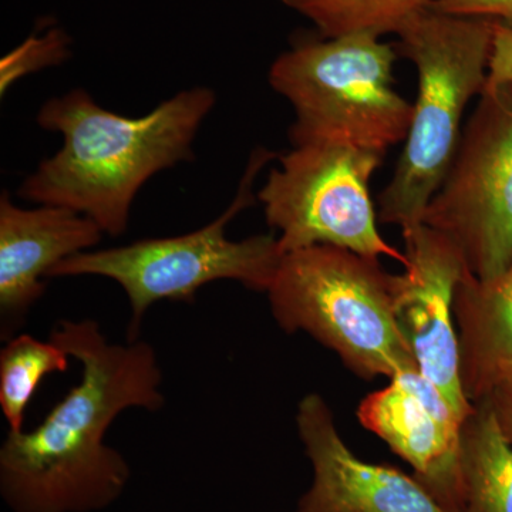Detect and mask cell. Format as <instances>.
I'll return each mask as SVG.
<instances>
[{
    "instance_id": "cell-1",
    "label": "cell",
    "mask_w": 512,
    "mask_h": 512,
    "mask_svg": "<svg viewBox=\"0 0 512 512\" xmlns=\"http://www.w3.org/2000/svg\"><path fill=\"white\" fill-rule=\"evenodd\" d=\"M49 339L80 363L82 377L35 429L9 431L0 497L12 512L104 511L131 480L107 433L127 410L163 409V370L146 340L110 342L94 319H60Z\"/></svg>"
},
{
    "instance_id": "cell-2",
    "label": "cell",
    "mask_w": 512,
    "mask_h": 512,
    "mask_svg": "<svg viewBox=\"0 0 512 512\" xmlns=\"http://www.w3.org/2000/svg\"><path fill=\"white\" fill-rule=\"evenodd\" d=\"M215 103L214 90L194 87L131 119L103 109L83 89L53 97L40 107L36 121L62 134V147L40 161L18 195L79 212L104 234L119 237L127 231L143 185L161 171L194 160L192 144Z\"/></svg>"
},
{
    "instance_id": "cell-3",
    "label": "cell",
    "mask_w": 512,
    "mask_h": 512,
    "mask_svg": "<svg viewBox=\"0 0 512 512\" xmlns=\"http://www.w3.org/2000/svg\"><path fill=\"white\" fill-rule=\"evenodd\" d=\"M497 22L421 10L399 33L400 52L416 67V103L392 180L377 197V215L403 238L423 227L424 212L456 154L463 117L488 80Z\"/></svg>"
},
{
    "instance_id": "cell-4",
    "label": "cell",
    "mask_w": 512,
    "mask_h": 512,
    "mask_svg": "<svg viewBox=\"0 0 512 512\" xmlns=\"http://www.w3.org/2000/svg\"><path fill=\"white\" fill-rule=\"evenodd\" d=\"M397 275L380 259L316 245L286 252L269 285L282 332L306 333L363 380L419 370L396 319Z\"/></svg>"
},
{
    "instance_id": "cell-5",
    "label": "cell",
    "mask_w": 512,
    "mask_h": 512,
    "mask_svg": "<svg viewBox=\"0 0 512 512\" xmlns=\"http://www.w3.org/2000/svg\"><path fill=\"white\" fill-rule=\"evenodd\" d=\"M272 157L264 148L255 150L234 200L210 224L177 237L140 239L70 256L49 272V278L103 276L119 284L130 306L128 342L140 339L151 306L194 302L197 292L212 282L235 281L265 293L284 256L278 237L272 232L234 241L227 237V228L251 204L256 174Z\"/></svg>"
},
{
    "instance_id": "cell-6",
    "label": "cell",
    "mask_w": 512,
    "mask_h": 512,
    "mask_svg": "<svg viewBox=\"0 0 512 512\" xmlns=\"http://www.w3.org/2000/svg\"><path fill=\"white\" fill-rule=\"evenodd\" d=\"M396 50L380 37H325L276 57L268 82L295 111L296 144L343 143L386 156L406 140L413 103L394 89Z\"/></svg>"
},
{
    "instance_id": "cell-7",
    "label": "cell",
    "mask_w": 512,
    "mask_h": 512,
    "mask_svg": "<svg viewBox=\"0 0 512 512\" xmlns=\"http://www.w3.org/2000/svg\"><path fill=\"white\" fill-rule=\"evenodd\" d=\"M383 154L349 144H296L278 158L258 191L265 220L282 252L329 245L367 258L407 264L404 252L380 234L370 180Z\"/></svg>"
},
{
    "instance_id": "cell-8",
    "label": "cell",
    "mask_w": 512,
    "mask_h": 512,
    "mask_svg": "<svg viewBox=\"0 0 512 512\" xmlns=\"http://www.w3.org/2000/svg\"><path fill=\"white\" fill-rule=\"evenodd\" d=\"M423 225L443 235L480 281L512 262V83L485 84Z\"/></svg>"
},
{
    "instance_id": "cell-9",
    "label": "cell",
    "mask_w": 512,
    "mask_h": 512,
    "mask_svg": "<svg viewBox=\"0 0 512 512\" xmlns=\"http://www.w3.org/2000/svg\"><path fill=\"white\" fill-rule=\"evenodd\" d=\"M359 423L403 458L447 512H464V420L419 370L402 373L357 407Z\"/></svg>"
},
{
    "instance_id": "cell-10",
    "label": "cell",
    "mask_w": 512,
    "mask_h": 512,
    "mask_svg": "<svg viewBox=\"0 0 512 512\" xmlns=\"http://www.w3.org/2000/svg\"><path fill=\"white\" fill-rule=\"evenodd\" d=\"M406 244L407 264L397 275L396 319L421 375L466 420L474 410L460 380L454 292L470 274L454 245L433 229H417Z\"/></svg>"
},
{
    "instance_id": "cell-11",
    "label": "cell",
    "mask_w": 512,
    "mask_h": 512,
    "mask_svg": "<svg viewBox=\"0 0 512 512\" xmlns=\"http://www.w3.org/2000/svg\"><path fill=\"white\" fill-rule=\"evenodd\" d=\"M295 421L312 480L293 512H447L413 474L357 457L319 393L299 400Z\"/></svg>"
},
{
    "instance_id": "cell-12",
    "label": "cell",
    "mask_w": 512,
    "mask_h": 512,
    "mask_svg": "<svg viewBox=\"0 0 512 512\" xmlns=\"http://www.w3.org/2000/svg\"><path fill=\"white\" fill-rule=\"evenodd\" d=\"M104 232L79 212L55 205L22 208L0 197V333L18 335L45 295L43 278L64 259L92 251Z\"/></svg>"
},
{
    "instance_id": "cell-13",
    "label": "cell",
    "mask_w": 512,
    "mask_h": 512,
    "mask_svg": "<svg viewBox=\"0 0 512 512\" xmlns=\"http://www.w3.org/2000/svg\"><path fill=\"white\" fill-rule=\"evenodd\" d=\"M460 380L476 404L490 393L495 373L512 362V262L491 281L466 275L454 292Z\"/></svg>"
},
{
    "instance_id": "cell-14",
    "label": "cell",
    "mask_w": 512,
    "mask_h": 512,
    "mask_svg": "<svg viewBox=\"0 0 512 512\" xmlns=\"http://www.w3.org/2000/svg\"><path fill=\"white\" fill-rule=\"evenodd\" d=\"M464 512H512V447L487 399L463 424Z\"/></svg>"
},
{
    "instance_id": "cell-15",
    "label": "cell",
    "mask_w": 512,
    "mask_h": 512,
    "mask_svg": "<svg viewBox=\"0 0 512 512\" xmlns=\"http://www.w3.org/2000/svg\"><path fill=\"white\" fill-rule=\"evenodd\" d=\"M315 23L323 37L367 35L380 37L400 32L434 0H281Z\"/></svg>"
},
{
    "instance_id": "cell-16",
    "label": "cell",
    "mask_w": 512,
    "mask_h": 512,
    "mask_svg": "<svg viewBox=\"0 0 512 512\" xmlns=\"http://www.w3.org/2000/svg\"><path fill=\"white\" fill-rule=\"evenodd\" d=\"M69 355L52 340L18 333L0 352V407L9 431L25 430V413L40 382L69 369Z\"/></svg>"
},
{
    "instance_id": "cell-17",
    "label": "cell",
    "mask_w": 512,
    "mask_h": 512,
    "mask_svg": "<svg viewBox=\"0 0 512 512\" xmlns=\"http://www.w3.org/2000/svg\"><path fill=\"white\" fill-rule=\"evenodd\" d=\"M69 55L66 36L59 30H50L46 35L30 37L19 49L2 60V92L19 76L43 69L50 64H59Z\"/></svg>"
},
{
    "instance_id": "cell-18",
    "label": "cell",
    "mask_w": 512,
    "mask_h": 512,
    "mask_svg": "<svg viewBox=\"0 0 512 512\" xmlns=\"http://www.w3.org/2000/svg\"><path fill=\"white\" fill-rule=\"evenodd\" d=\"M431 8L447 15L491 19L512 26V0H434Z\"/></svg>"
},
{
    "instance_id": "cell-19",
    "label": "cell",
    "mask_w": 512,
    "mask_h": 512,
    "mask_svg": "<svg viewBox=\"0 0 512 512\" xmlns=\"http://www.w3.org/2000/svg\"><path fill=\"white\" fill-rule=\"evenodd\" d=\"M485 399L490 402L498 426L512 447V362L504 363L497 370Z\"/></svg>"
},
{
    "instance_id": "cell-20",
    "label": "cell",
    "mask_w": 512,
    "mask_h": 512,
    "mask_svg": "<svg viewBox=\"0 0 512 512\" xmlns=\"http://www.w3.org/2000/svg\"><path fill=\"white\" fill-rule=\"evenodd\" d=\"M487 83H512V26L510 25L500 22L495 25Z\"/></svg>"
}]
</instances>
